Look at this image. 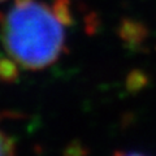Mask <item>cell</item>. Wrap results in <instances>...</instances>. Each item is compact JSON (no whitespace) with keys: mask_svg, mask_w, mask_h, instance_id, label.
I'll list each match as a JSON object with an SVG mask.
<instances>
[{"mask_svg":"<svg viewBox=\"0 0 156 156\" xmlns=\"http://www.w3.org/2000/svg\"><path fill=\"white\" fill-rule=\"evenodd\" d=\"M72 22L68 0H14L8 13H0V39L14 65L42 70L58 60Z\"/></svg>","mask_w":156,"mask_h":156,"instance_id":"6da1fadb","label":"cell"},{"mask_svg":"<svg viewBox=\"0 0 156 156\" xmlns=\"http://www.w3.org/2000/svg\"><path fill=\"white\" fill-rule=\"evenodd\" d=\"M18 68L4 55H0V81L13 82L18 78Z\"/></svg>","mask_w":156,"mask_h":156,"instance_id":"7a4b0ae2","label":"cell"},{"mask_svg":"<svg viewBox=\"0 0 156 156\" xmlns=\"http://www.w3.org/2000/svg\"><path fill=\"white\" fill-rule=\"evenodd\" d=\"M14 151H16V139L7 134L5 131L0 130V156L13 155Z\"/></svg>","mask_w":156,"mask_h":156,"instance_id":"3957f363","label":"cell"},{"mask_svg":"<svg viewBox=\"0 0 156 156\" xmlns=\"http://www.w3.org/2000/svg\"><path fill=\"white\" fill-rule=\"evenodd\" d=\"M0 2H4V0H0Z\"/></svg>","mask_w":156,"mask_h":156,"instance_id":"277c9868","label":"cell"}]
</instances>
